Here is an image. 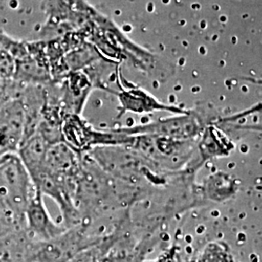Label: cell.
<instances>
[{
  "mask_svg": "<svg viewBox=\"0 0 262 262\" xmlns=\"http://www.w3.org/2000/svg\"><path fill=\"white\" fill-rule=\"evenodd\" d=\"M197 140H177L168 137L132 135L129 147L158 168L170 174L187 168L196 156Z\"/></svg>",
  "mask_w": 262,
  "mask_h": 262,
  "instance_id": "1",
  "label": "cell"
},
{
  "mask_svg": "<svg viewBox=\"0 0 262 262\" xmlns=\"http://www.w3.org/2000/svg\"><path fill=\"white\" fill-rule=\"evenodd\" d=\"M36 189L17 154L0 159V201L25 225V213Z\"/></svg>",
  "mask_w": 262,
  "mask_h": 262,
  "instance_id": "2",
  "label": "cell"
},
{
  "mask_svg": "<svg viewBox=\"0 0 262 262\" xmlns=\"http://www.w3.org/2000/svg\"><path fill=\"white\" fill-rule=\"evenodd\" d=\"M103 236L89 231L78 225L66 228L61 234L46 241L31 244L30 260L32 262H68L77 253L100 241Z\"/></svg>",
  "mask_w": 262,
  "mask_h": 262,
  "instance_id": "3",
  "label": "cell"
},
{
  "mask_svg": "<svg viewBox=\"0 0 262 262\" xmlns=\"http://www.w3.org/2000/svg\"><path fill=\"white\" fill-rule=\"evenodd\" d=\"M61 131L63 142L79 154L101 146H128L132 138L118 131L96 130L78 114H66Z\"/></svg>",
  "mask_w": 262,
  "mask_h": 262,
  "instance_id": "4",
  "label": "cell"
},
{
  "mask_svg": "<svg viewBox=\"0 0 262 262\" xmlns=\"http://www.w3.org/2000/svg\"><path fill=\"white\" fill-rule=\"evenodd\" d=\"M205 126L204 121L197 113L186 112L166 119H160L157 122L113 130L127 135L147 134L177 140H197Z\"/></svg>",
  "mask_w": 262,
  "mask_h": 262,
  "instance_id": "5",
  "label": "cell"
},
{
  "mask_svg": "<svg viewBox=\"0 0 262 262\" xmlns=\"http://www.w3.org/2000/svg\"><path fill=\"white\" fill-rule=\"evenodd\" d=\"M25 132V111L19 99L0 106V159L18 152Z\"/></svg>",
  "mask_w": 262,
  "mask_h": 262,
  "instance_id": "6",
  "label": "cell"
},
{
  "mask_svg": "<svg viewBox=\"0 0 262 262\" xmlns=\"http://www.w3.org/2000/svg\"><path fill=\"white\" fill-rule=\"evenodd\" d=\"M25 230L35 241H46L66 231V227L56 223L49 214L44 196L36 190L25 213Z\"/></svg>",
  "mask_w": 262,
  "mask_h": 262,
  "instance_id": "7",
  "label": "cell"
},
{
  "mask_svg": "<svg viewBox=\"0 0 262 262\" xmlns=\"http://www.w3.org/2000/svg\"><path fill=\"white\" fill-rule=\"evenodd\" d=\"M57 83L59 84L61 104L66 114L81 115L94 89L90 78L84 71H74Z\"/></svg>",
  "mask_w": 262,
  "mask_h": 262,
  "instance_id": "8",
  "label": "cell"
},
{
  "mask_svg": "<svg viewBox=\"0 0 262 262\" xmlns=\"http://www.w3.org/2000/svg\"><path fill=\"white\" fill-rule=\"evenodd\" d=\"M115 94L118 95L121 103V115L125 112L146 114L155 111H168L176 114L186 113V111L178 107H173L159 102L152 95L141 89H132L125 91L120 84V92Z\"/></svg>",
  "mask_w": 262,
  "mask_h": 262,
  "instance_id": "9",
  "label": "cell"
},
{
  "mask_svg": "<svg viewBox=\"0 0 262 262\" xmlns=\"http://www.w3.org/2000/svg\"><path fill=\"white\" fill-rule=\"evenodd\" d=\"M233 149V143L214 124L206 125L197 139L196 152L201 165L209 159L229 156Z\"/></svg>",
  "mask_w": 262,
  "mask_h": 262,
  "instance_id": "10",
  "label": "cell"
},
{
  "mask_svg": "<svg viewBox=\"0 0 262 262\" xmlns=\"http://www.w3.org/2000/svg\"><path fill=\"white\" fill-rule=\"evenodd\" d=\"M32 241L25 229L0 237V262H32Z\"/></svg>",
  "mask_w": 262,
  "mask_h": 262,
  "instance_id": "11",
  "label": "cell"
},
{
  "mask_svg": "<svg viewBox=\"0 0 262 262\" xmlns=\"http://www.w3.org/2000/svg\"><path fill=\"white\" fill-rule=\"evenodd\" d=\"M51 145L48 144L37 132L21 141L17 155L27 169L29 176H33L44 166L48 149Z\"/></svg>",
  "mask_w": 262,
  "mask_h": 262,
  "instance_id": "12",
  "label": "cell"
},
{
  "mask_svg": "<svg viewBox=\"0 0 262 262\" xmlns=\"http://www.w3.org/2000/svg\"><path fill=\"white\" fill-rule=\"evenodd\" d=\"M235 192L234 183L228 176L215 174L211 176L206 185L208 197L216 202L224 201L232 196Z\"/></svg>",
  "mask_w": 262,
  "mask_h": 262,
  "instance_id": "13",
  "label": "cell"
},
{
  "mask_svg": "<svg viewBox=\"0 0 262 262\" xmlns=\"http://www.w3.org/2000/svg\"><path fill=\"white\" fill-rule=\"evenodd\" d=\"M112 241L109 237H102L99 242L77 253L68 262H107Z\"/></svg>",
  "mask_w": 262,
  "mask_h": 262,
  "instance_id": "14",
  "label": "cell"
},
{
  "mask_svg": "<svg viewBox=\"0 0 262 262\" xmlns=\"http://www.w3.org/2000/svg\"><path fill=\"white\" fill-rule=\"evenodd\" d=\"M197 262H235V260L226 246L212 242L204 248Z\"/></svg>",
  "mask_w": 262,
  "mask_h": 262,
  "instance_id": "15",
  "label": "cell"
},
{
  "mask_svg": "<svg viewBox=\"0 0 262 262\" xmlns=\"http://www.w3.org/2000/svg\"><path fill=\"white\" fill-rule=\"evenodd\" d=\"M25 229V225L10 213L0 201V237Z\"/></svg>",
  "mask_w": 262,
  "mask_h": 262,
  "instance_id": "16",
  "label": "cell"
},
{
  "mask_svg": "<svg viewBox=\"0 0 262 262\" xmlns=\"http://www.w3.org/2000/svg\"><path fill=\"white\" fill-rule=\"evenodd\" d=\"M15 72V59L7 50L0 46V81L5 83L13 80Z\"/></svg>",
  "mask_w": 262,
  "mask_h": 262,
  "instance_id": "17",
  "label": "cell"
}]
</instances>
